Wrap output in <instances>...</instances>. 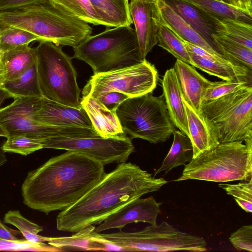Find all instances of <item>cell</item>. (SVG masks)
Here are the masks:
<instances>
[{"instance_id": "obj_1", "label": "cell", "mask_w": 252, "mask_h": 252, "mask_svg": "<svg viewBox=\"0 0 252 252\" xmlns=\"http://www.w3.org/2000/svg\"><path fill=\"white\" fill-rule=\"evenodd\" d=\"M105 173L101 162L67 151L28 174L22 187L23 202L46 214L63 210L75 203Z\"/></svg>"}, {"instance_id": "obj_2", "label": "cell", "mask_w": 252, "mask_h": 252, "mask_svg": "<svg viewBox=\"0 0 252 252\" xmlns=\"http://www.w3.org/2000/svg\"><path fill=\"white\" fill-rule=\"evenodd\" d=\"M131 162L119 163L75 203L56 218L60 231L76 232L101 223L130 202L156 191L167 183Z\"/></svg>"}, {"instance_id": "obj_3", "label": "cell", "mask_w": 252, "mask_h": 252, "mask_svg": "<svg viewBox=\"0 0 252 252\" xmlns=\"http://www.w3.org/2000/svg\"><path fill=\"white\" fill-rule=\"evenodd\" d=\"M14 27L26 30L41 41L74 47L92 35L89 24L52 0H38L16 8L0 11V28Z\"/></svg>"}, {"instance_id": "obj_4", "label": "cell", "mask_w": 252, "mask_h": 252, "mask_svg": "<svg viewBox=\"0 0 252 252\" xmlns=\"http://www.w3.org/2000/svg\"><path fill=\"white\" fill-rule=\"evenodd\" d=\"M245 143H220L192 158L185 165L182 175L174 181H249L252 179V138Z\"/></svg>"}, {"instance_id": "obj_5", "label": "cell", "mask_w": 252, "mask_h": 252, "mask_svg": "<svg viewBox=\"0 0 252 252\" xmlns=\"http://www.w3.org/2000/svg\"><path fill=\"white\" fill-rule=\"evenodd\" d=\"M76 58L88 64L94 74L131 66L142 59L135 30L129 26L106 27L73 48Z\"/></svg>"}, {"instance_id": "obj_6", "label": "cell", "mask_w": 252, "mask_h": 252, "mask_svg": "<svg viewBox=\"0 0 252 252\" xmlns=\"http://www.w3.org/2000/svg\"><path fill=\"white\" fill-rule=\"evenodd\" d=\"M115 113L123 130L131 139L141 138L158 144L168 140L175 130L163 94L155 96L149 93L128 97Z\"/></svg>"}, {"instance_id": "obj_7", "label": "cell", "mask_w": 252, "mask_h": 252, "mask_svg": "<svg viewBox=\"0 0 252 252\" xmlns=\"http://www.w3.org/2000/svg\"><path fill=\"white\" fill-rule=\"evenodd\" d=\"M36 48L37 75L43 97L80 108V90L73 58L63 52L62 46L50 42H39Z\"/></svg>"}, {"instance_id": "obj_8", "label": "cell", "mask_w": 252, "mask_h": 252, "mask_svg": "<svg viewBox=\"0 0 252 252\" xmlns=\"http://www.w3.org/2000/svg\"><path fill=\"white\" fill-rule=\"evenodd\" d=\"M96 236L105 242L123 248L125 252L207 251V243L204 238L181 231L164 221L139 231L120 230L112 233H97Z\"/></svg>"}, {"instance_id": "obj_9", "label": "cell", "mask_w": 252, "mask_h": 252, "mask_svg": "<svg viewBox=\"0 0 252 252\" xmlns=\"http://www.w3.org/2000/svg\"><path fill=\"white\" fill-rule=\"evenodd\" d=\"M42 98L17 97L11 104L0 109V126L7 137L24 135L40 141L54 137L77 138L99 135L94 129L51 125L34 120L33 115L39 109Z\"/></svg>"}, {"instance_id": "obj_10", "label": "cell", "mask_w": 252, "mask_h": 252, "mask_svg": "<svg viewBox=\"0 0 252 252\" xmlns=\"http://www.w3.org/2000/svg\"><path fill=\"white\" fill-rule=\"evenodd\" d=\"M201 112L215 125L219 143L252 138V87L203 103Z\"/></svg>"}, {"instance_id": "obj_11", "label": "cell", "mask_w": 252, "mask_h": 252, "mask_svg": "<svg viewBox=\"0 0 252 252\" xmlns=\"http://www.w3.org/2000/svg\"><path fill=\"white\" fill-rule=\"evenodd\" d=\"M154 65L146 59L128 67L92 75L82 90V96L97 95L118 92L129 97L152 93L158 81Z\"/></svg>"}, {"instance_id": "obj_12", "label": "cell", "mask_w": 252, "mask_h": 252, "mask_svg": "<svg viewBox=\"0 0 252 252\" xmlns=\"http://www.w3.org/2000/svg\"><path fill=\"white\" fill-rule=\"evenodd\" d=\"M40 142L43 148L78 153L103 165L126 162L135 150L131 138L126 136L105 138L96 135L77 138L60 137Z\"/></svg>"}, {"instance_id": "obj_13", "label": "cell", "mask_w": 252, "mask_h": 252, "mask_svg": "<svg viewBox=\"0 0 252 252\" xmlns=\"http://www.w3.org/2000/svg\"><path fill=\"white\" fill-rule=\"evenodd\" d=\"M161 205V203L157 202L153 196L138 198L108 216L95 228L94 231L100 233L113 228L121 230L133 222H143L156 225Z\"/></svg>"}, {"instance_id": "obj_14", "label": "cell", "mask_w": 252, "mask_h": 252, "mask_svg": "<svg viewBox=\"0 0 252 252\" xmlns=\"http://www.w3.org/2000/svg\"><path fill=\"white\" fill-rule=\"evenodd\" d=\"M129 10L135 27L142 59L158 43V23L156 0H129Z\"/></svg>"}, {"instance_id": "obj_15", "label": "cell", "mask_w": 252, "mask_h": 252, "mask_svg": "<svg viewBox=\"0 0 252 252\" xmlns=\"http://www.w3.org/2000/svg\"><path fill=\"white\" fill-rule=\"evenodd\" d=\"M34 120L48 125L94 129L85 110L76 108L42 98Z\"/></svg>"}, {"instance_id": "obj_16", "label": "cell", "mask_w": 252, "mask_h": 252, "mask_svg": "<svg viewBox=\"0 0 252 252\" xmlns=\"http://www.w3.org/2000/svg\"><path fill=\"white\" fill-rule=\"evenodd\" d=\"M185 106L189 138L193 150V158L215 147L220 143L215 125L202 112L198 113L182 95Z\"/></svg>"}, {"instance_id": "obj_17", "label": "cell", "mask_w": 252, "mask_h": 252, "mask_svg": "<svg viewBox=\"0 0 252 252\" xmlns=\"http://www.w3.org/2000/svg\"><path fill=\"white\" fill-rule=\"evenodd\" d=\"M156 1L157 17L158 23L168 28L186 41L203 48L214 56L226 59L185 21L164 0Z\"/></svg>"}, {"instance_id": "obj_18", "label": "cell", "mask_w": 252, "mask_h": 252, "mask_svg": "<svg viewBox=\"0 0 252 252\" xmlns=\"http://www.w3.org/2000/svg\"><path fill=\"white\" fill-rule=\"evenodd\" d=\"M163 95L170 119L180 131L189 137L183 92L173 68L166 71L161 80Z\"/></svg>"}, {"instance_id": "obj_19", "label": "cell", "mask_w": 252, "mask_h": 252, "mask_svg": "<svg viewBox=\"0 0 252 252\" xmlns=\"http://www.w3.org/2000/svg\"><path fill=\"white\" fill-rule=\"evenodd\" d=\"M80 104L99 136L105 138L126 136L116 113L106 108L97 99L82 96Z\"/></svg>"}, {"instance_id": "obj_20", "label": "cell", "mask_w": 252, "mask_h": 252, "mask_svg": "<svg viewBox=\"0 0 252 252\" xmlns=\"http://www.w3.org/2000/svg\"><path fill=\"white\" fill-rule=\"evenodd\" d=\"M173 68L184 96L198 113H201L203 94L211 81L199 74L192 65L181 60L177 59Z\"/></svg>"}, {"instance_id": "obj_21", "label": "cell", "mask_w": 252, "mask_h": 252, "mask_svg": "<svg viewBox=\"0 0 252 252\" xmlns=\"http://www.w3.org/2000/svg\"><path fill=\"white\" fill-rule=\"evenodd\" d=\"M191 65L209 75L224 81L252 82V70L240 63L229 61L208 59L189 53Z\"/></svg>"}, {"instance_id": "obj_22", "label": "cell", "mask_w": 252, "mask_h": 252, "mask_svg": "<svg viewBox=\"0 0 252 252\" xmlns=\"http://www.w3.org/2000/svg\"><path fill=\"white\" fill-rule=\"evenodd\" d=\"M164 0L219 54L223 56L215 44L212 37V34L215 33V27L210 14L180 0Z\"/></svg>"}, {"instance_id": "obj_23", "label": "cell", "mask_w": 252, "mask_h": 252, "mask_svg": "<svg viewBox=\"0 0 252 252\" xmlns=\"http://www.w3.org/2000/svg\"><path fill=\"white\" fill-rule=\"evenodd\" d=\"M95 227L90 225L70 236L52 237L48 244L64 251H107L106 243L96 235Z\"/></svg>"}, {"instance_id": "obj_24", "label": "cell", "mask_w": 252, "mask_h": 252, "mask_svg": "<svg viewBox=\"0 0 252 252\" xmlns=\"http://www.w3.org/2000/svg\"><path fill=\"white\" fill-rule=\"evenodd\" d=\"M97 16L106 27L129 26L133 21L129 2L125 0H90Z\"/></svg>"}, {"instance_id": "obj_25", "label": "cell", "mask_w": 252, "mask_h": 252, "mask_svg": "<svg viewBox=\"0 0 252 252\" xmlns=\"http://www.w3.org/2000/svg\"><path fill=\"white\" fill-rule=\"evenodd\" d=\"M36 48L29 44L22 45L3 53L0 63L5 73V80L18 77L36 63Z\"/></svg>"}, {"instance_id": "obj_26", "label": "cell", "mask_w": 252, "mask_h": 252, "mask_svg": "<svg viewBox=\"0 0 252 252\" xmlns=\"http://www.w3.org/2000/svg\"><path fill=\"white\" fill-rule=\"evenodd\" d=\"M172 146L161 166L155 171L154 177L163 171L166 175L172 169L185 165L193 158V150L189 137L181 131L175 130Z\"/></svg>"}, {"instance_id": "obj_27", "label": "cell", "mask_w": 252, "mask_h": 252, "mask_svg": "<svg viewBox=\"0 0 252 252\" xmlns=\"http://www.w3.org/2000/svg\"><path fill=\"white\" fill-rule=\"evenodd\" d=\"M210 15L215 27L214 33L238 42L252 49V23L235 18Z\"/></svg>"}, {"instance_id": "obj_28", "label": "cell", "mask_w": 252, "mask_h": 252, "mask_svg": "<svg viewBox=\"0 0 252 252\" xmlns=\"http://www.w3.org/2000/svg\"><path fill=\"white\" fill-rule=\"evenodd\" d=\"M1 90L13 98L21 97L43 98L38 82L36 63L18 77L5 80Z\"/></svg>"}, {"instance_id": "obj_29", "label": "cell", "mask_w": 252, "mask_h": 252, "mask_svg": "<svg viewBox=\"0 0 252 252\" xmlns=\"http://www.w3.org/2000/svg\"><path fill=\"white\" fill-rule=\"evenodd\" d=\"M210 15L240 19L252 23V14L220 0H180Z\"/></svg>"}, {"instance_id": "obj_30", "label": "cell", "mask_w": 252, "mask_h": 252, "mask_svg": "<svg viewBox=\"0 0 252 252\" xmlns=\"http://www.w3.org/2000/svg\"><path fill=\"white\" fill-rule=\"evenodd\" d=\"M212 37L216 47L227 60L240 63L252 70V49L216 33L212 34Z\"/></svg>"}, {"instance_id": "obj_31", "label": "cell", "mask_w": 252, "mask_h": 252, "mask_svg": "<svg viewBox=\"0 0 252 252\" xmlns=\"http://www.w3.org/2000/svg\"><path fill=\"white\" fill-rule=\"evenodd\" d=\"M6 223L12 224L17 227L25 239L32 244H38L50 241L52 237H44L38 235L43 228L25 218L19 211H9L3 218Z\"/></svg>"}, {"instance_id": "obj_32", "label": "cell", "mask_w": 252, "mask_h": 252, "mask_svg": "<svg viewBox=\"0 0 252 252\" xmlns=\"http://www.w3.org/2000/svg\"><path fill=\"white\" fill-rule=\"evenodd\" d=\"M158 39L159 46L166 50L177 60L191 65L189 53L180 38L170 29L159 23Z\"/></svg>"}, {"instance_id": "obj_33", "label": "cell", "mask_w": 252, "mask_h": 252, "mask_svg": "<svg viewBox=\"0 0 252 252\" xmlns=\"http://www.w3.org/2000/svg\"><path fill=\"white\" fill-rule=\"evenodd\" d=\"M34 41H41L38 37L26 30L14 27L0 28V48L2 53Z\"/></svg>"}, {"instance_id": "obj_34", "label": "cell", "mask_w": 252, "mask_h": 252, "mask_svg": "<svg viewBox=\"0 0 252 252\" xmlns=\"http://www.w3.org/2000/svg\"><path fill=\"white\" fill-rule=\"evenodd\" d=\"M64 9L85 21L94 25H103L97 16L90 0H52Z\"/></svg>"}, {"instance_id": "obj_35", "label": "cell", "mask_w": 252, "mask_h": 252, "mask_svg": "<svg viewBox=\"0 0 252 252\" xmlns=\"http://www.w3.org/2000/svg\"><path fill=\"white\" fill-rule=\"evenodd\" d=\"M226 194L232 196L237 204L247 213L252 212V179L236 184H220Z\"/></svg>"}, {"instance_id": "obj_36", "label": "cell", "mask_w": 252, "mask_h": 252, "mask_svg": "<svg viewBox=\"0 0 252 252\" xmlns=\"http://www.w3.org/2000/svg\"><path fill=\"white\" fill-rule=\"evenodd\" d=\"M250 86H252V82L247 81H211L203 92L202 104Z\"/></svg>"}, {"instance_id": "obj_37", "label": "cell", "mask_w": 252, "mask_h": 252, "mask_svg": "<svg viewBox=\"0 0 252 252\" xmlns=\"http://www.w3.org/2000/svg\"><path fill=\"white\" fill-rule=\"evenodd\" d=\"M2 146L5 152H12L27 156L43 149L39 140L24 135L8 136Z\"/></svg>"}, {"instance_id": "obj_38", "label": "cell", "mask_w": 252, "mask_h": 252, "mask_svg": "<svg viewBox=\"0 0 252 252\" xmlns=\"http://www.w3.org/2000/svg\"><path fill=\"white\" fill-rule=\"evenodd\" d=\"M229 240L238 251L252 252V225L241 227L231 234Z\"/></svg>"}, {"instance_id": "obj_39", "label": "cell", "mask_w": 252, "mask_h": 252, "mask_svg": "<svg viewBox=\"0 0 252 252\" xmlns=\"http://www.w3.org/2000/svg\"><path fill=\"white\" fill-rule=\"evenodd\" d=\"M129 97L126 94L118 92H109L97 95V99L106 108L115 112L119 105Z\"/></svg>"}, {"instance_id": "obj_40", "label": "cell", "mask_w": 252, "mask_h": 252, "mask_svg": "<svg viewBox=\"0 0 252 252\" xmlns=\"http://www.w3.org/2000/svg\"><path fill=\"white\" fill-rule=\"evenodd\" d=\"M20 233L19 231L6 226L0 220V239L14 242L26 240L25 239H20L18 237Z\"/></svg>"}, {"instance_id": "obj_41", "label": "cell", "mask_w": 252, "mask_h": 252, "mask_svg": "<svg viewBox=\"0 0 252 252\" xmlns=\"http://www.w3.org/2000/svg\"><path fill=\"white\" fill-rule=\"evenodd\" d=\"M31 243L27 240L14 242L0 239V250L19 251L27 250Z\"/></svg>"}, {"instance_id": "obj_42", "label": "cell", "mask_w": 252, "mask_h": 252, "mask_svg": "<svg viewBox=\"0 0 252 252\" xmlns=\"http://www.w3.org/2000/svg\"><path fill=\"white\" fill-rule=\"evenodd\" d=\"M37 0H0V11L16 8Z\"/></svg>"}, {"instance_id": "obj_43", "label": "cell", "mask_w": 252, "mask_h": 252, "mask_svg": "<svg viewBox=\"0 0 252 252\" xmlns=\"http://www.w3.org/2000/svg\"><path fill=\"white\" fill-rule=\"evenodd\" d=\"M252 0H226V3L252 14Z\"/></svg>"}, {"instance_id": "obj_44", "label": "cell", "mask_w": 252, "mask_h": 252, "mask_svg": "<svg viewBox=\"0 0 252 252\" xmlns=\"http://www.w3.org/2000/svg\"><path fill=\"white\" fill-rule=\"evenodd\" d=\"M10 97V96L9 94L6 93V92L0 90V109L1 108L0 107L3 103V102L4 101V100L7 99V98ZM0 137H7V135L5 131L4 130V129L2 128V127L0 126Z\"/></svg>"}, {"instance_id": "obj_45", "label": "cell", "mask_w": 252, "mask_h": 252, "mask_svg": "<svg viewBox=\"0 0 252 252\" xmlns=\"http://www.w3.org/2000/svg\"><path fill=\"white\" fill-rule=\"evenodd\" d=\"M5 81V78L4 70L0 62V90H1L2 85Z\"/></svg>"}, {"instance_id": "obj_46", "label": "cell", "mask_w": 252, "mask_h": 252, "mask_svg": "<svg viewBox=\"0 0 252 252\" xmlns=\"http://www.w3.org/2000/svg\"><path fill=\"white\" fill-rule=\"evenodd\" d=\"M5 153L2 146L0 147V166L4 164L7 161Z\"/></svg>"}, {"instance_id": "obj_47", "label": "cell", "mask_w": 252, "mask_h": 252, "mask_svg": "<svg viewBox=\"0 0 252 252\" xmlns=\"http://www.w3.org/2000/svg\"><path fill=\"white\" fill-rule=\"evenodd\" d=\"M2 54H3V53L1 52L0 48V61Z\"/></svg>"}, {"instance_id": "obj_48", "label": "cell", "mask_w": 252, "mask_h": 252, "mask_svg": "<svg viewBox=\"0 0 252 252\" xmlns=\"http://www.w3.org/2000/svg\"><path fill=\"white\" fill-rule=\"evenodd\" d=\"M221 0V1H224V2H226V0Z\"/></svg>"}, {"instance_id": "obj_49", "label": "cell", "mask_w": 252, "mask_h": 252, "mask_svg": "<svg viewBox=\"0 0 252 252\" xmlns=\"http://www.w3.org/2000/svg\"><path fill=\"white\" fill-rule=\"evenodd\" d=\"M125 0L127 2H129V0Z\"/></svg>"}]
</instances>
